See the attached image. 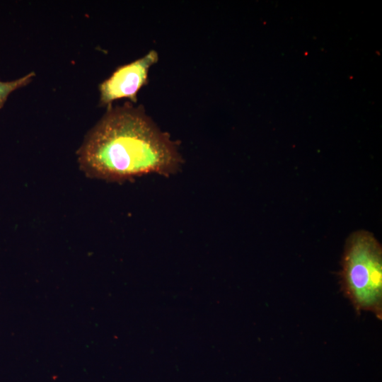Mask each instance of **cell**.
Returning a JSON list of instances; mask_svg holds the SVG:
<instances>
[{"label":"cell","instance_id":"obj_1","mask_svg":"<svg viewBox=\"0 0 382 382\" xmlns=\"http://www.w3.org/2000/svg\"><path fill=\"white\" fill-rule=\"evenodd\" d=\"M90 178L123 181L149 173L168 175L179 168L175 146L139 108H110L78 151Z\"/></svg>","mask_w":382,"mask_h":382},{"label":"cell","instance_id":"obj_2","mask_svg":"<svg viewBox=\"0 0 382 382\" xmlns=\"http://www.w3.org/2000/svg\"><path fill=\"white\" fill-rule=\"evenodd\" d=\"M340 283L357 312H370L382 319V247L371 232L354 231L347 239Z\"/></svg>","mask_w":382,"mask_h":382},{"label":"cell","instance_id":"obj_3","mask_svg":"<svg viewBox=\"0 0 382 382\" xmlns=\"http://www.w3.org/2000/svg\"><path fill=\"white\" fill-rule=\"evenodd\" d=\"M157 61V52L151 50L141 58L119 66L100 84V104L110 105L124 98L136 102L139 91L147 82L149 68Z\"/></svg>","mask_w":382,"mask_h":382},{"label":"cell","instance_id":"obj_4","mask_svg":"<svg viewBox=\"0 0 382 382\" xmlns=\"http://www.w3.org/2000/svg\"><path fill=\"white\" fill-rule=\"evenodd\" d=\"M35 76L34 72L10 81H0V109L3 108L9 95L14 91L27 86Z\"/></svg>","mask_w":382,"mask_h":382}]
</instances>
